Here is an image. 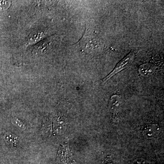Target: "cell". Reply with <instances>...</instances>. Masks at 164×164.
I'll use <instances>...</instances> for the list:
<instances>
[{
    "instance_id": "cell-1",
    "label": "cell",
    "mask_w": 164,
    "mask_h": 164,
    "mask_svg": "<svg viewBox=\"0 0 164 164\" xmlns=\"http://www.w3.org/2000/svg\"><path fill=\"white\" fill-rule=\"evenodd\" d=\"M136 52L134 51H132L128 55H127L125 58H123L120 62L118 63V64L115 67L113 71L109 74L107 77L103 78V84H104L109 80L110 78H111L113 76L120 72L121 70H123L128 66L130 64H131L134 59L136 55Z\"/></svg>"
},
{
    "instance_id": "cell-5",
    "label": "cell",
    "mask_w": 164,
    "mask_h": 164,
    "mask_svg": "<svg viewBox=\"0 0 164 164\" xmlns=\"http://www.w3.org/2000/svg\"><path fill=\"white\" fill-rule=\"evenodd\" d=\"M8 2L0 1V8H7L8 7Z\"/></svg>"
},
{
    "instance_id": "cell-3",
    "label": "cell",
    "mask_w": 164,
    "mask_h": 164,
    "mask_svg": "<svg viewBox=\"0 0 164 164\" xmlns=\"http://www.w3.org/2000/svg\"><path fill=\"white\" fill-rule=\"evenodd\" d=\"M121 100L119 96L114 95L111 98L110 106L111 110L112 111H115L119 110L120 104Z\"/></svg>"
},
{
    "instance_id": "cell-6",
    "label": "cell",
    "mask_w": 164,
    "mask_h": 164,
    "mask_svg": "<svg viewBox=\"0 0 164 164\" xmlns=\"http://www.w3.org/2000/svg\"><path fill=\"white\" fill-rule=\"evenodd\" d=\"M14 119V120H13V121L15 122L16 123V124L17 126H19L20 127L23 128L24 126H23V124H21V122H20L19 121V120H17V119Z\"/></svg>"
},
{
    "instance_id": "cell-2",
    "label": "cell",
    "mask_w": 164,
    "mask_h": 164,
    "mask_svg": "<svg viewBox=\"0 0 164 164\" xmlns=\"http://www.w3.org/2000/svg\"><path fill=\"white\" fill-rule=\"evenodd\" d=\"M52 39H48L43 41L35 47L33 50V53L36 55H40L48 52L52 47Z\"/></svg>"
},
{
    "instance_id": "cell-4",
    "label": "cell",
    "mask_w": 164,
    "mask_h": 164,
    "mask_svg": "<svg viewBox=\"0 0 164 164\" xmlns=\"http://www.w3.org/2000/svg\"><path fill=\"white\" fill-rule=\"evenodd\" d=\"M4 139L7 144L12 147H16L18 143V138L10 134H7L4 136Z\"/></svg>"
}]
</instances>
